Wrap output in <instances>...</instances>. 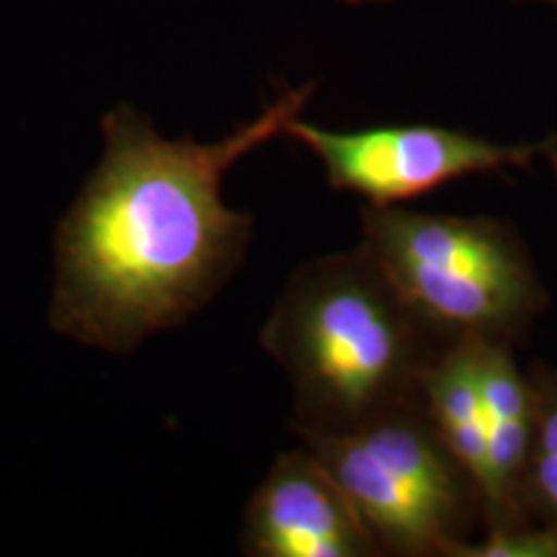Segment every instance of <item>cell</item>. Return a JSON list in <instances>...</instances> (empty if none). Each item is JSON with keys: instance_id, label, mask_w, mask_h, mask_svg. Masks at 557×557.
Returning a JSON list of instances; mask_svg holds the SVG:
<instances>
[{"instance_id": "ba28073f", "label": "cell", "mask_w": 557, "mask_h": 557, "mask_svg": "<svg viewBox=\"0 0 557 557\" xmlns=\"http://www.w3.org/2000/svg\"><path fill=\"white\" fill-rule=\"evenodd\" d=\"M534 389V438L529 451L527 517L557 532V369L545 361L527 367Z\"/></svg>"}, {"instance_id": "30bf717a", "label": "cell", "mask_w": 557, "mask_h": 557, "mask_svg": "<svg viewBox=\"0 0 557 557\" xmlns=\"http://www.w3.org/2000/svg\"><path fill=\"white\" fill-rule=\"evenodd\" d=\"M519 3H532V5H542V9H549L557 13V0H519Z\"/></svg>"}, {"instance_id": "7c38bea8", "label": "cell", "mask_w": 557, "mask_h": 557, "mask_svg": "<svg viewBox=\"0 0 557 557\" xmlns=\"http://www.w3.org/2000/svg\"><path fill=\"white\" fill-rule=\"evenodd\" d=\"M547 160H549V165H553V171H555V178H557V148H555L553 152H549Z\"/></svg>"}, {"instance_id": "7a4b0ae2", "label": "cell", "mask_w": 557, "mask_h": 557, "mask_svg": "<svg viewBox=\"0 0 557 557\" xmlns=\"http://www.w3.org/2000/svg\"><path fill=\"white\" fill-rule=\"evenodd\" d=\"M449 344L361 246L299 263L261 329L297 434H344L418 400Z\"/></svg>"}, {"instance_id": "9c48e42d", "label": "cell", "mask_w": 557, "mask_h": 557, "mask_svg": "<svg viewBox=\"0 0 557 557\" xmlns=\"http://www.w3.org/2000/svg\"><path fill=\"white\" fill-rule=\"evenodd\" d=\"M455 557H557V532L542 524L485 532L483 540L457 547Z\"/></svg>"}, {"instance_id": "277c9868", "label": "cell", "mask_w": 557, "mask_h": 557, "mask_svg": "<svg viewBox=\"0 0 557 557\" xmlns=\"http://www.w3.org/2000/svg\"><path fill=\"white\" fill-rule=\"evenodd\" d=\"M359 511L382 555L455 557L483 527L480 491L423 398L344 434H297Z\"/></svg>"}, {"instance_id": "52a82bcc", "label": "cell", "mask_w": 557, "mask_h": 557, "mask_svg": "<svg viewBox=\"0 0 557 557\" xmlns=\"http://www.w3.org/2000/svg\"><path fill=\"white\" fill-rule=\"evenodd\" d=\"M475 369L485 416V470L480 478L485 532L534 524L527 517L524 480L534 438V389L511 344L475 338Z\"/></svg>"}, {"instance_id": "3957f363", "label": "cell", "mask_w": 557, "mask_h": 557, "mask_svg": "<svg viewBox=\"0 0 557 557\" xmlns=\"http://www.w3.org/2000/svg\"><path fill=\"white\" fill-rule=\"evenodd\" d=\"M359 246L451 341L475 336L517 346L549 305L524 238L506 220L367 205Z\"/></svg>"}, {"instance_id": "5b68a950", "label": "cell", "mask_w": 557, "mask_h": 557, "mask_svg": "<svg viewBox=\"0 0 557 557\" xmlns=\"http://www.w3.org/2000/svg\"><path fill=\"white\" fill-rule=\"evenodd\" d=\"M284 135L323 163L331 189L359 194L377 207L418 199L459 178L529 169L557 148V135L500 145L438 124H382L338 132L299 116L287 124Z\"/></svg>"}, {"instance_id": "8fae6325", "label": "cell", "mask_w": 557, "mask_h": 557, "mask_svg": "<svg viewBox=\"0 0 557 557\" xmlns=\"http://www.w3.org/2000/svg\"><path fill=\"white\" fill-rule=\"evenodd\" d=\"M341 3H348V5H367V3H389V0H341Z\"/></svg>"}, {"instance_id": "6da1fadb", "label": "cell", "mask_w": 557, "mask_h": 557, "mask_svg": "<svg viewBox=\"0 0 557 557\" xmlns=\"http://www.w3.org/2000/svg\"><path fill=\"white\" fill-rule=\"evenodd\" d=\"M315 86L287 88L218 143L169 139L120 103L103 116V152L54 233L50 325L127 354L218 297L253 233L222 199L225 173L302 114Z\"/></svg>"}, {"instance_id": "8992f818", "label": "cell", "mask_w": 557, "mask_h": 557, "mask_svg": "<svg viewBox=\"0 0 557 557\" xmlns=\"http://www.w3.org/2000/svg\"><path fill=\"white\" fill-rule=\"evenodd\" d=\"M250 557H374L372 532L323 462L305 447L282 451L250 496L240 529Z\"/></svg>"}]
</instances>
